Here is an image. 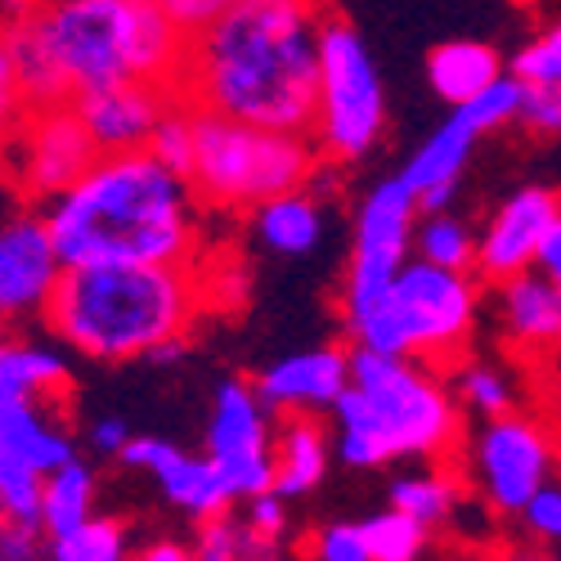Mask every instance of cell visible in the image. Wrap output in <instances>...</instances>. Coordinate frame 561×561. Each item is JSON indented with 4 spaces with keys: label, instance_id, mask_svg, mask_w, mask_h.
<instances>
[{
    "label": "cell",
    "instance_id": "40",
    "mask_svg": "<svg viewBox=\"0 0 561 561\" xmlns=\"http://www.w3.org/2000/svg\"><path fill=\"white\" fill-rule=\"evenodd\" d=\"M36 535H41V530H32V526L5 522V526H0V561H41L45 548H41Z\"/></svg>",
    "mask_w": 561,
    "mask_h": 561
},
{
    "label": "cell",
    "instance_id": "3",
    "mask_svg": "<svg viewBox=\"0 0 561 561\" xmlns=\"http://www.w3.org/2000/svg\"><path fill=\"white\" fill-rule=\"evenodd\" d=\"M198 190L153 149L104 153L45 203L64 265H180L198 252Z\"/></svg>",
    "mask_w": 561,
    "mask_h": 561
},
{
    "label": "cell",
    "instance_id": "23",
    "mask_svg": "<svg viewBox=\"0 0 561 561\" xmlns=\"http://www.w3.org/2000/svg\"><path fill=\"white\" fill-rule=\"evenodd\" d=\"M503 77V59L494 45L485 41H472V36H458V41H440L436 50L427 55V81L432 90L449 104H472L477 95H485V90Z\"/></svg>",
    "mask_w": 561,
    "mask_h": 561
},
{
    "label": "cell",
    "instance_id": "1",
    "mask_svg": "<svg viewBox=\"0 0 561 561\" xmlns=\"http://www.w3.org/2000/svg\"><path fill=\"white\" fill-rule=\"evenodd\" d=\"M184 45L158 0H19L0 50L5 104L41 113L117 81L175 85Z\"/></svg>",
    "mask_w": 561,
    "mask_h": 561
},
{
    "label": "cell",
    "instance_id": "24",
    "mask_svg": "<svg viewBox=\"0 0 561 561\" xmlns=\"http://www.w3.org/2000/svg\"><path fill=\"white\" fill-rule=\"evenodd\" d=\"M72 391L68 355L50 342H5L0 351V400H50Z\"/></svg>",
    "mask_w": 561,
    "mask_h": 561
},
{
    "label": "cell",
    "instance_id": "14",
    "mask_svg": "<svg viewBox=\"0 0 561 561\" xmlns=\"http://www.w3.org/2000/svg\"><path fill=\"white\" fill-rule=\"evenodd\" d=\"M64 274L68 265L45 211H14L0 229V314L10 323L45 319Z\"/></svg>",
    "mask_w": 561,
    "mask_h": 561
},
{
    "label": "cell",
    "instance_id": "20",
    "mask_svg": "<svg viewBox=\"0 0 561 561\" xmlns=\"http://www.w3.org/2000/svg\"><path fill=\"white\" fill-rule=\"evenodd\" d=\"M337 454L333 432L319 423V413H288L274 427V490L284 499H306L329 477V458Z\"/></svg>",
    "mask_w": 561,
    "mask_h": 561
},
{
    "label": "cell",
    "instance_id": "34",
    "mask_svg": "<svg viewBox=\"0 0 561 561\" xmlns=\"http://www.w3.org/2000/svg\"><path fill=\"white\" fill-rule=\"evenodd\" d=\"M314 561H373L368 552V539H364V526L355 522H329V526H319L314 539Z\"/></svg>",
    "mask_w": 561,
    "mask_h": 561
},
{
    "label": "cell",
    "instance_id": "12",
    "mask_svg": "<svg viewBox=\"0 0 561 561\" xmlns=\"http://www.w3.org/2000/svg\"><path fill=\"white\" fill-rule=\"evenodd\" d=\"M472 467H477V485L485 503L499 517H522L530 499L557 477V445L530 417L503 413L481 427Z\"/></svg>",
    "mask_w": 561,
    "mask_h": 561
},
{
    "label": "cell",
    "instance_id": "42",
    "mask_svg": "<svg viewBox=\"0 0 561 561\" xmlns=\"http://www.w3.org/2000/svg\"><path fill=\"white\" fill-rule=\"evenodd\" d=\"M557 265H561V216H557V220L548 225V233H543V243H539V265H535V270L548 274V270H557Z\"/></svg>",
    "mask_w": 561,
    "mask_h": 561
},
{
    "label": "cell",
    "instance_id": "30",
    "mask_svg": "<svg viewBox=\"0 0 561 561\" xmlns=\"http://www.w3.org/2000/svg\"><path fill=\"white\" fill-rule=\"evenodd\" d=\"M198 561H274V539L256 535L248 517H211L198 530Z\"/></svg>",
    "mask_w": 561,
    "mask_h": 561
},
{
    "label": "cell",
    "instance_id": "21",
    "mask_svg": "<svg viewBox=\"0 0 561 561\" xmlns=\"http://www.w3.org/2000/svg\"><path fill=\"white\" fill-rule=\"evenodd\" d=\"M499 319H503V333L526 351L561 346V288L543 270H526L517 278H503L499 284Z\"/></svg>",
    "mask_w": 561,
    "mask_h": 561
},
{
    "label": "cell",
    "instance_id": "16",
    "mask_svg": "<svg viewBox=\"0 0 561 561\" xmlns=\"http://www.w3.org/2000/svg\"><path fill=\"white\" fill-rule=\"evenodd\" d=\"M175 100H180L175 85L162 81H117L104 90H90V95H77L72 108L85 122L100 153H135L153 145V135L162 117L175 108Z\"/></svg>",
    "mask_w": 561,
    "mask_h": 561
},
{
    "label": "cell",
    "instance_id": "44",
    "mask_svg": "<svg viewBox=\"0 0 561 561\" xmlns=\"http://www.w3.org/2000/svg\"><path fill=\"white\" fill-rule=\"evenodd\" d=\"M548 278H552V284H557V288H561V265H557V270H548Z\"/></svg>",
    "mask_w": 561,
    "mask_h": 561
},
{
    "label": "cell",
    "instance_id": "39",
    "mask_svg": "<svg viewBox=\"0 0 561 561\" xmlns=\"http://www.w3.org/2000/svg\"><path fill=\"white\" fill-rule=\"evenodd\" d=\"M85 440H90V449H95L100 458H122L126 445L135 440V432H130V423H126L122 413H104V417H95V423H90Z\"/></svg>",
    "mask_w": 561,
    "mask_h": 561
},
{
    "label": "cell",
    "instance_id": "5",
    "mask_svg": "<svg viewBox=\"0 0 561 561\" xmlns=\"http://www.w3.org/2000/svg\"><path fill=\"white\" fill-rule=\"evenodd\" d=\"M333 440L337 458L364 472L400 458L436 462L458 440V404L423 359L355 346L351 391L333 409Z\"/></svg>",
    "mask_w": 561,
    "mask_h": 561
},
{
    "label": "cell",
    "instance_id": "4",
    "mask_svg": "<svg viewBox=\"0 0 561 561\" xmlns=\"http://www.w3.org/2000/svg\"><path fill=\"white\" fill-rule=\"evenodd\" d=\"M203 310L194 261L180 265H72L45 310V329L95 364L149 359L190 337Z\"/></svg>",
    "mask_w": 561,
    "mask_h": 561
},
{
    "label": "cell",
    "instance_id": "25",
    "mask_svg": "<svg viewBox=\"0 0 561 561\" xmlns=\"http://www.w3.org/2000/svg\"><path fill=\"white\" fill-rule=\"evenodd\" d=\"M95 467L72 458L64 462L59 472L45 477V507H41V530L45 539L55 535H68L77 526H85L90 517H95Z\"/></svg>",
    "mask_w": 561,
    "mask_h": 561
},
{
    "label": "cell",
    "instance_id": "37",
    "mask_svg": "<svg viewBox=\"0 0 561 561\" xmlns=\"http://www.w3.org/2000/svg\"><path fill=\"white\" fill-rule=\"evenodd\" d=\"M248 507H243V517H248V526L256 530V535H265V539H284V530H288V499L278 494V490H265V494H256V499H243Z\"/></svg>",
    "mask_w": 561,
    "mask_h": 561
},
{
    "label": "cell",
    "instance_id": "26",
    "mask_svg": "<svg viewBox=\"0 0 561 561\" xmlns=\"http://www.w3.org/2000/svg\"><path fill=\"white\" fill-rule=\"evenodd\" d=\"M413 252L432 265H445V270H477L481 239L472 233V225L454 211H423L417 233H413Z\"/></svg>",
    "mask_w": 561,
    "mask_h": 561
},
{
    "label": "cell",
    "instance_id": "19",
    "mask_svg": "<svg viewBox=\"0 0 561 561\" xmlns=\"http://www.w3.org/2000/svg\"><path fill=\"white\" fill-rule=\"evenodd\" d=\"M77 458V440L50 400H0V462L50 477Z\"/></svg>",
    "mask_w": 561,
    "mask_h": 561
},
{
    "label": "cell",
    "instance_id": "43",
    "mask_svg": "<svg viewBox=\"0 0 561 561\" xmlns=\"http://www.w3.org/2000/svg\"><path fill=\"white\" fill-rule=\"evenodd\" d=\"M503 561H561V552H548V548H512Z\"/></svg>",
    "mask_w": 561,
    "mask_h": 561
},
{
    "label": "cell",
    "instance_id": "11",
    "mask_svg": "<svg viewBox=\"0 0 561 561\" xmlns=\"http://www.w3.org/2000/svg\"><path fill=\"white\" fill-rule=\"evenodd\" d=\"M274 423L252 382L229 378L216 387L211 417H207V454L229 481L233 499H256L274 490L278 462H274Z\"/></svg>",
    "mask_w": 561,
    "mask_h": 561
},
{
    "label": "cell",
    "instance_id": "27",
    "mask_svg": "<svg viewBox=\"0 0 561 561\" xmlns=\"http://www.w3.org/2000/svg\"><path fill=\"white\" fill-rule=\"evenodd\" d=\"M387 503L417 517L423 526H445L458 507V485L454 477L436 472V467H423V472H409V477H396L387 485Z\"/></svg>",
    "mask_w": 561,
    "mask_h": 561
},
{
    "label": "cell",
    "instance_id": "31",
    "mask_svg": "<svg viewBox=\"0 0 561 561\" xmlns=\"http://www.w3.org/2000/svg\"><path fill=\"white\" fill-rule=\"evenodd\" d=\"M458 400H462V409L481 413L490 423V417L512 413L517 391H512V378L503 368H494V364H462V373H458Z\"/></svg>",
    "mask_w": 561,
    "mask_h": 561
},
{
    "label": "cell",
    "instance_id": "29",
    "mask_svg": "<svg viewBox=\"0 0 561 561\" xmlns=\"http://www.w3.org/2000/svg\"><path fill=\"white\" fill-rule=\"evenodd\" d=\"M359 526H364L373 561H423V552H427L432 526H423L417 517H409V512H400L391 503H387V512H373Z\"/></svg>",
    "mask_w": 561,
    "mask_h": 561
},
{
    "label": "cell",
    "instance_id": "2",
    "mask_svg": "<svg viewBox=\"0 0 561 561\" xmlns=\"http://www.w3.org/2000/svg\"><path fill=\"white\" fill-rule=\"evenodd\" d=\"M319 0H233L184 45L175 95L198 113L310 135L323 77Z\"/></svg>",
    "mask_w": 561,
    "mask_h": 561
},
{
    "label": "cell",
    "instance_id": "32",
    "mask_svg": "<svg viewBox=\"0 0 561 561\" xmlns=\"http://www.w3.org/2000/svg\"><path fill=\"white\" fill-rule=\"evenodd\" d=\"M167 167H175L180 175H190L194 171V153H198V108L194 104H184L175 100V108L162 117L158 135H153V145H149Z\"/></svg>",
    "mask_w": 561,
    "mask_h": 561
},
{
    "label": "cell",
    "instance_id": "13",
    "mask_svg": "<svg viewBox=\"0 0 561 561\" xmlns=\"http://www.w3.org/2000/svg\"><path fill=\"white\" fill-rule=\"evenodd\" d=\"M23 117L27 122H23V139L14 149V184H19L23 198L55 203L104 153L95 149V139H90V130L72 104L23 113Z\"/></svg>",
    "mask_w": 561,
    "mask_h": 561
},
{
    "label": "cell",
    "instance_id": "22",
    "mask_svg": "<svg viewBox=\"0 0 561 561\" xmlns=\"http://www.w3.org/2000/svg\"><path fill=\"white\" fill-rule=\"evenodd\" d=\"M323 198L314 184L293 194H278L261 207H252V233L261 239L265 252L274 256H306L323 243Z\"/></svg>",
    "mask_w": 561,
    "mask_h": 561
},
{
    "label": "cell",
    "instance_id": "35",
    "mask_svg": "<svg viewBox=\"0 0 561 561\" xmlns=\"http://www.w3.org/2000/svg\"><path fill=\"white\" fill-rule=\"evenodd\" d=\"M522 526L530 530V539H539L548 548H561V481L557 477L530 499V507L522 512Z\"/></svg>",
    "mask_w": 561,
    "mask_h": 561
},
{
    "label": "cell",
    "instance_id": "38",
    "mask_svg": "<svg viewBox=\"0 0 561 561\" xmlns=\"http://www.w3.org/2000/svg\"><path fill=\"white\" fill-rule=\"evenodd\" d=\"M158 5L167 10L171 23H180L184 32L194 36V32H203L207 23H216V19L233 5V0H158Z\"/></svg>",
    "mask_w": 561,
    "mask_h": 561
},
{
    "label": "cell",
    "instance_id": "8",
    "mask_svg": "<svg viewBox=\"0 0 561 561\" xmlns=\"http://www.w3.org/2000/svg\"><path fill=\"white\" fill-rule=\"evenodd\" d=\"M387 130V95L373 64L368 41L346 19L329 14L323 23V77H319V117L314 145L333 162H359L378 149Z\"/></svg>",
    "mask_w": 561,
    "mask_h": 561
},
{
    "label": "cell",
    "instance_id": "10",
    "mask_svg": "<svg viewBox=\"0 0 561 561\" xmlns=\"http://www.w3.org/2000/svg\"><path fill=\"white\" fill-rule=\"evenodd\" d=\"M526 108V81L517 72H503L485 95H477L472 104L449 108V117L409 153V162L400 167V175L409 180V190L417 194L423 211H449L458 198V180L477 153V139L490 130H503L512 122H522Z\"/></svg>",
    "mask_w": 561,
    "mask_h": 561
},
{
    "label": "cell",
    "instance_id": "17",
    "mask_svg": "<svg viewBox=\"0 0 561 561\" xmlns=\"http://www.w3.org/2000/svg\"><path fill=\"white\" fill-rule=\"evenodd\" d=\"M557 216H561L557 190H548V184H526V190H517L490 216V225L481 233L477 274L490 278V284H503V278H517V274L535 270L539 243Z\"/></svg>",
    "mask_w": 561,
    "mask_h": 561
},
{
    "label": "cell",
    "instance_id": "28",
    "mask_svg": "<svg viewBox=\"0 0 561 561\" xmlns=\"http://www.w3.org/2000/svg\"><path fill=\"white\" fill-rule=\"evenodd\" d=\"M45 561H135L130 535L117 517H90L85 526L45 539Z\"/></svg>",
    "mask_w": 561,
    "mask_h": 561
},
{
    "label": "cell",
    "instance_id": "33",
    "mask_svg": "<svg viewBox=\"0 0 561 561\" xmlns=\"http://www.w3.org/2000/svg\"><path fill=\"white\" fill-rule=\"evenodd\" d=\"M512 72H517L526 85H552V81H561V19L548 23L543 32H535L522 45L517 59H512Z\"/></svg>",
    "mask_w": 561,
    "mask_h": 561
},
{
    "label": "cell",
    "instance_id": "15",
    "mask_svg": "<svg viewBox=\"0 0 561 561\" xmlns=\"http://www.w3.org/2000/svg\"><path fill=\"white\" fill-rule=\"evenodd\" d=\"M117 462L149 472L153 485L162 490V499L175 503L184 517H194V522L225 517V512L239 503L229 490V481L220 477V467L211 462V454H190V449L162 440V436H135Z\"/></svg>",
    "mask_w": 561,
    "mask_h": 561
},
{
    "label": "cell",
    "instance_id": "9",
    "mask_svg": "<svg viewBox=\"0 0 561 561\" xmlns=\"http://www.w3.org/2000/svg\"><path fill=\"white\" fill-rule=\"evenodd\" d=\"M423 220V203L404 175L373 184L355 211V248L342 278V319H359L378 301L391 297L400 270L413 261V233Z\"/></svg>",
    "mask_w": 561,
    "mask_h": 561
},
{
    "label": "cell",
    "instance_id": "7",
    "mask_svg": "<svg viewBox=\"0 0 561 561\" xmlns=\"http://www.w3.org/2000/svg\"><path fill=\"white\" fill-rule=\"evenodd\" d=\"M190 180L211 207H261L278 194L306 190L314 180V145L310 135L198 113V153Z\"/></svg>",
    "mask_w": 561,
    "mask_h": 561
},
{
    "label": "cell",
    "instance_id": "6",
    "mask_svg": "<svg viewBox=\"0 0 561 561\" xmlns=\"http://www.w3.org/2000/svg\"><path fill=\"white\" fill-rule=\"evenodd\" d=\"M481 314V284L472 270H445L413 256L387 301L346 323V333L364 351L409 355L423 364H449L467 346Z\"/></svg>",
    "mask_w": 561,
    "mask_h": 561
},
{
    "label": "cell",
    "instance_id": "36",
    "mask_svg": "<svg viewBox=\"0 0 561 561\" xmlns=\"http://www.w3.org/2000/svg\"><path fill=\"white\" fill-rule=\"evenodd\" d=\"M522 126L535 130V135L561 139V81H552V85H526Z\"/></svg>",
    "mask_w": 561,
    "mask_h": 561
},
{
    "label": "cell",
    "instance_id": "18",
    "mask_svg": "<svg viewBox=\"0 0 561 561\" xmlns=\"http://www.w3.org/2000/svg\"><path fill=\"white\" fill-rule=\"evenodd\" d=\"M256 396L274 417L288 413H333L351 391V355L342 346H310L265 364L252 378Z\"/></svg>",
    "mask_w": 561,
    "mask_h": 561
},
{
    "label": "cell",
    "instance_id": "41",
    "mask_svg": "<svg viewBox=\"0 0 561 561\" xmlns=\"http://www.w3.org/2000/svg\"><path fill=\"white\" fill-rule=\"evenodd\" d=\"M135 561H198V548L180 543V539H158L149 548H139Z\"/></svg>",
    "mask_w": 561,
    "mask_h": 561
}]
</instances>
